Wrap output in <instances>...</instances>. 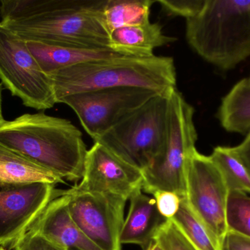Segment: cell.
<instances>
[{"label": "cell", "mask_w": 250, "mask_h": 250, "mask_svg": "<svg viewBox=\"0 0 250 250\" xmlns=\"http://www.w3.org/2000/svg\"><path fill=\"white\" fill-rule=\"evenodd\" d=\"M105 0H3L1 23L26 41L85 48H109L103 23Z\"/></svg>", "instance_id": "obj_1"}, {"label": "cell", "mask_w": 250, "mask_h": 250, "mask_svg": "<svg viewBox=\"0 0 250 250\" xmlns=\"http://www.w3.org/2000/svg\"><path fill=\"white\" fill-rule=\"evenodd\" d=\"M0 144L62 179L83 178L88 150L82 132L68 120L42 113L4 120Z\"/></svg>", "instance_id": "obj_2"}, {"label": "cell", "mask_w": 250, "mask_h": 250, "mask_svg": "<svg viewBox=\"0 0 250 250\" xmlns=\"http://www.w3.org/2000/svg\"><path fill=\"white\" fill-rule=\"evenodd\" d=\"M48 76L57 104L67 95L106 88L134 87L160 93L176 88L174 60L164 56L101 59L59 69Z\"/></svg>", "instance_id": "obj_3"}, {"label": "cell", "mask_w": 250, "mask_h": 250, "mask_svg": "<svg viewBox=\"0 0 250 250\" xmlns=\"http://www.w3.org/2000/svg\"><path fill=\"white\" fill-rule=\"evenodd\" d=\"M186 38L204 60L232 70L250 57V0H206L186 20Z\"/></svg>", "instance_id": "obj_4"}, {"label": "cell", "mask_w": 250, "mask_h": 250, "mask_svg": "<svg viewBox=\"0 0 250 250\" xmlns=\"http://www.w3.org/2000/svg\"><path fill=\"white\" fill-rule=\"evenodd\" d=\"M193 107L176 88L169 93L166 139L163 149L149 167L143 172L142 190L173 192L186 198L188 159L196 149L198 134L194 123Z\"/></svg>", "instance_id": "obj_5"}, {"label": "cell", "mask_w": 250, "mask_h": 250, "mask_svg": "<svg viewBox=\"0 0 250 250\" xmlns=\"http://www.w3.org/2000/svg\"><path fill=\"white\" fill-rule=\"evenodd\" d=\"M170 91L151 98L95 142L104 145L120 159L143 173L163 149Z\"/></svg>", "instance_id": "obj_6"}, {"label": "cell", "mask_w": 250, "mask_h": 250, "mask_svg": "<svg viewBox=\"0 0 250 250\" xmlns=\"http://www.w3.org/2000/svg\"><path fill=\"white\" fill-rule=\"evenodd\" d=\"M0 79L26 107L44 110L57 104L51 78L42 70L26 41L1 22Z\"/></svg>", "instance_id": "obj_7"}, {"label": "cell", "mask_w": 250, "mask_h": 250, "mask_svg": "<svg viewBox=\"0 0 250 250\" xmlns=\"http://www.w3.org/2000/svg\"><path fill=\"white\" fill-rule=\"evenodd\" d=\"M160 92L134 87L106 88L67 95L58 103L76 113L94 142Z\"/></svg>", "instance_id": "obj_8"}, {"label": "cell", "mask_w": 250, "mask_h": 250, "mask_svg": "<svg viewBox=\"0 0 250 250\" xmlns=\"http://www.w3.org/2000/svg\"><path fill=\"white\" fill-rule=\"evenodd\" d=\"M186 199L194 214L221 244L228 232L226 208L229 190L209 156L196 149L186 169Z\"/></svg>", "instance_id": "obj_9"}, {"label": "cell", "mask_w": 250, "mask_h": 250, "mask_svg": "<svg viewBox=\"0 0 250 250\" xmlns=\"http://www.w3.org/2000/svg\"><path fill=\"white\" fill-rule=\"evenodd\" d=\"M70 216L85 236L101 250H122L120 234L127 200L108 194L63 191Z\"/></svg>", "instance_id": "obj_10"}, {"label": "cell", "mask_w": 250, "mask_h": 250, "mask_svg": "<svg viewBox=\"0 0 250 250\" xmlns=\"http://www.w3.org/2000/svg\"><path fill=\"white\" fill-rule=\"evenodd\" d=\"M55 185H0V248H13L50 202L61 195Z\"/></svg>", "instance_id": "obj_11"}, {"label": "cell", "mask_w": 250, "mask_h": 250, "mask_svg": "<svg viewBox=\"0 0 250 250\" xmlns=\"http://www.w3.org/2000/svg\"><path fill=\"white\" fill-rule=\"evenodd\" d=\"M143 182L141 170L95 142L86 153L82 182L71 189L78 192L108 194L128 200L136 189L142 188Z\"/></svg>", "instance_id": "obj_12"}, {"label": "cell", "mask_w": 250, "mask_h": 250, "mask_svg": "<svg viewBox=\"0 0 250 250\" xmlns=\"http://www.w3.org/2000/svg\"><path fill=\"white\" fill-rule=\"evenodd\" d=\"M68 196L53 199L30 227L67 250H101L78 227L68 209Z\"/></svg>", "instance_id": "obj_13"}, {"label": "cell", "mask_w": 250, "mask_h": 250, "mask_svg": "<svg viewBox=\"0 0 250 250\" xmlns=\"http://www.w3.org/2000/svg\"><path fill=\"white\" fill-rule=\"evenodd\" d=\"M129 200L130 206L122 229L120 243L137 245L147 250L169 219L160 214L155 200L144 195L142 188L136 189Z\"/></svg>", "instance_id": "obj_14"}, {"label": "cell", "mask_w": 250, "mask_h": 250, "mask_svg": "<svg viewBox=\"0 0 250 250\" xmlns=\"http://www.w3.org/2000/svg\"><path fill=\"white\" fill-rule=\"evenodd\" d=\"M176 41L163 33L161 25L149 22L114 29L109 34V48L123 55L150 57L155 48Z\"/></svg>", "instance_id": "obj_15"}, {"label": "cell", "mask_w": 250, "mask_h": 250, "mask_svg": "<svg viewBox=\"0 0 250 250\" xmlns=\"http://www.w3.org/2000/svg\"><path fill=\"white\" fill-rule=\"evenodd\" d=\"M29 51L47 74L59 69L101 59L125 56L110 48H85L47 45L26 41Z\"/></svg>", "instance_id": "obj_16"}, {"label": "cell", "mask_w": 250, "mask_h": 250, "mask_svg": "<svg viewBox=\"0 0 250 250\" xmlns=\"http://www.w3.org/2000/svg\"><path fill=\"white\" fill-rule=\"evenodd\" d=\"M217 117L225 130L247 135L250 131V79L238 82L223 97Z\"/></svg>", "instance_id": "obj_17"}, {"label": "cell", "mask_w": 250, "mask_h": 250, "mask_svg": "<svg viewBox=\"0 0 250 250\" xmlns=\"http://www.w3.org/2000/svg\"><path fill=\"white\" fill-rule=\"evenodd\" d=\"M152 0H105L102 12L103 23L108 34L124 26L150 22Z\"/></svg>", "instance_id": "obj_18"}, {"label": "cell", "mask_w": 250, "mask_h": 250, "mask_svg": "<svg viewBox=\"0 0 250 250\" xmlns=\"http://www.w3.org/2000/svg\"><path fill=\"white\" fill-rule=\"evenodd\" d=\"M209 157L221 173L229 192L250 194V173L234 147H216Z\"/></svg>", "instance_id": "obj_19"}, {"label": "cell", "mask_w": 250, "mask_h": 250, "mask_svg": "<svg viewBox=\"0 0 250 250\" xmlns=\"http://www.w3.org/2000/svg\"><path fill=\"white\" fill-rule=\"evenodd\" d=\"M46 183L56 185L64 180L55 173L30 161H0V185Z\"/></svg>", "instance_id": "obj_20"}, {"label": "cell", "mask_w": 250, "mask_h": 250, "mask_svg": "<svg viewBox=\"0 0 250 250\" xmlns=\"http://www.w3.org/2000/svg\"><path fill=\"white\" fill-rule=\"evenodd\" d=\"M171 220L197 250H220L218 241L194 214L186 198L181 199L179 211Z\"/></svg>", "instance_id": "obj_21"}, {"label": "cell", "mask_w": 250, "mask_h": 250, "mask_svg": "<svg viewBox=\"0 0 250 250\" xmlns=\"http://www.w3.org/2000/svg\"><path fill=\"white\" fill-rule=\"evenodd\" d=\"M228 231L250 238V197L240 192H229L226 208Z\"/></svg>", "instance_id": "obj_22"}, {"label": "cell", "mask_w": 250, "mask_h": 250, "mask_svg": "<svg viewBox=\"0 0 250 250\" xmlns=\"http://www.w3.org/2000/svg\"><path fill=\"white\" fill-rule=\"evenodd\" d=\"M154 242L162 250H198L171 219L160 229Z\"/></svg>", "instance_id": "obj_23"}, {"label": "cell", "mask_w": 250, "mask_h": 250, "mask_svg": "<svg viewBox=\"0 0 250 250\" xmlns=\"http://www.w3.org/2000/svg\"><path fill=\"white\" fill-rule=\"evenodd\" d=\"M206 0H158L163 11L169 16H182L188 19L202 8Z\"/></svg>", "instance_id": "obj_24"}, {"label": "cell", "mask_w": 250, "mask_h": 250, "mask_svg": "<svg viewBox=\"0 0 250 250\" xmlns=\"http://www.w3.org/2000/svg\"><path fill=\"white\" fill-rule=\"evenodd\" d=\"M13 250H67L35 230H29L17 241Z\"/></svg>", "instance_id": "obj_25"}, {"label": "cell", "mask_w": 250, "mask_h": 250, "mask_svg": "<svg viewBox=\"0 0 250 250\" xmlns=\"http://www.w3.org/2000/svg\"><path fill=\"white\" fill-rule=\"evenodd\" d=\"M160 214L167 219H171L179 211L181 198L173 192L159 191L153 194Z\"/></svg>", "instance_id": "obj_26"}, {"label": "cell", "mask_w": 250, "mask_h": 250, "mask_svg": "<svg viewBox=\"0 0 250 250\" xmlns=\"http://www.w3.org/2000/svg\"><path fill=\"white\" fill-rule=\"evenodd\" d=\"M220 250H250V238L228 231L220 244Z\"/></svg>", "instance_id": "obj_27"}, {"label": "cell", "mask_w": 250, "mask_h": 250, "mask_svg": "<svg viewBox=\"0 0 250 250\" xmlns=\"http://www.w3.org/2000/svg\"><path fill=\"white\" fill-rule=\"evenodd\" d=\"M234 149L250 173V131L242 143L234 147Z\"/></svg>", "instance_id": "obj_28"}, {"label": "cell", "mask_w": 250, "mask_h": 250, "mask_svg": "<svg viewBox=\"0 0 250 250\" xmlns=\"http://www.w3.org/2000/svg\"><path fill=\"white\" fill-rule=\"evenodd\" d=\"M29 161L24 157H21L13 151H10L0 144V161Z\"/></svg>", "instance_id": "obj_29"}, {"label": "cell", "mask_w": 250, "mask_h": 250, "mask_svg": "<svg viewBox=\"0 0 250 250\" xmlns=\"http://www.w3.org/2000/svg\"><path fill=\"white\" fill-rule=\"evenodd\" d=\"M1 92H2V85L0 84V123L4 120L2 116V109H1Z\"/></svg>", "instance_id": "obj_30"}, {"label": "cell", "mask_w": 250, "mask_h": 250, "mask_svg": "<svg viewBox=\"0 0 250 250\" xmlns=\"http://www.w3.org/2000/svg\"><path fill=\"white\" fill-rule=\"evenodd\" d=\"M147 250H162V249L157 242H154Z\"/></svg>", "instance_id": "obj_31"}, {"label": "cell", "mask_w": 250, "mask_h": 250, "mask_svg": "<svg viewBox=\"0 0 250 250\" xmlns=\"http://www.w3.org/2000/svg\"><path fill=\"white\" fill-rule=\"evenodd\" d=\"M0 250H2V248H0Z\"/></svg>", "instance_id": "obj_32"}, {"label": "cell", "mask_w": 250, "mask_h": 250, "mask_svg": "<svg viewBox=\"0 0 250 250\" xmlns=\"http://www.w3.org/2000/svg\"><path fill=\"white\" fill-rule=\"evenodd\" d=\"M2 250H5V249H3Z\"/></svg>", "instance_id": "obj_33"}, {"label": "cell", "mask_w": 250, "mask_h": 250, "mask_svg": "<svg viewBox=\"0 0 250 250\" xmlns=\"http://www.w3.org/2000/svg\"></svg>", "instance_id": "obj_34"}]
</instances>
